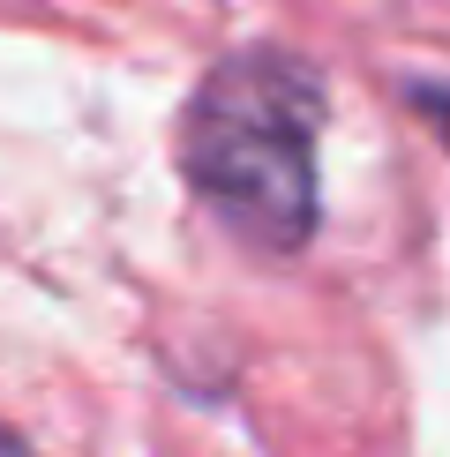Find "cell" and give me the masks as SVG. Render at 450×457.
I'll list each match as a JSON object with an SVG mask.
<instances>
[{
    "instance_id": "cell-1",
    "label": "cell",
    "mask_w": 450,
    "mask_h": 457,
    "mask_svg": "<svg viewBox=\"0 0 450 457\" xmlns=\"http://www.w3.org/2000/svg\"><path fill=\"white\" fill-rule=\"evenodd\" d=\"M323 75L300 53L248 46L196 83L180 120V165L211 211L248 247L293 255L315 233L323 187H315V143H323Z\"/></svg>"
},
{
    "instance_id": "cell-2",
    "label": "cell",
    "mask_w": 450,
    "mask_h": 457,
    "mask_svg": "<svg viewBox=\"0 0 450 457\" xmlns=\"http://www.w3.org/2000/svg\"><path fill=\"white\" fill-rule=\"evenodd\" d=\"M412 105H421V120L443 128V143H450V83H412Z\"/></svg>"
},
{
    "instance_id": "cell-3",
    "label": "cell",
    "mask_w": 450,
    "mask_h": 457,
    "mask_svg": "<svg viewBox=\"0 0 450 457\" xmlns=\"http://www.w3.org/2000/svg\"><path fill=\"white\" fill-rule=\"evenodd\" d=\"M0 457H38V443H23L15 428H0Z\"/></svg>"
}]
</instances>
